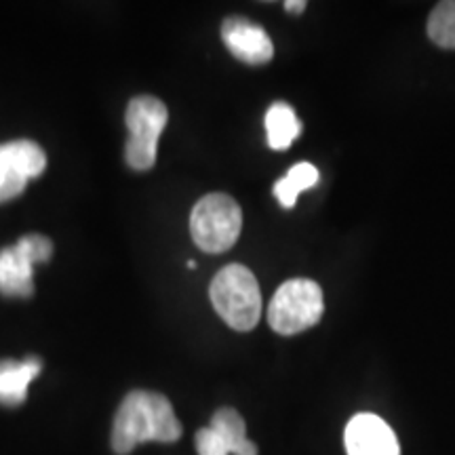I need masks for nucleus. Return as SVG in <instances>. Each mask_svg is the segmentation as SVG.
Segmentation results:
<instances>
[{
	"mask_svg": "<svg viewBox=\"0 0 455 455\" xmlns=\"http://www.w3.org/2000/svg\"><path fill=\"white\" fill-rule=\"evenodd\" d=\"M209 298L218 315L235 331H251L261 316L258 278L243 264H228L215 275Z\"/></svg>",
	"mask_w": 455,
	"mask_h": 455,
	"instance_id": "obj_2",
	"label": "nucleus"
},
{
	"mask_svg": "<svg viewBox=\"0 0 455 455\" xmlns=\"http://www.w3.org/2000/svg\"><path fill=\"white\" fill-rule=\"evenodd\" d=\"M306 7H308V4H306V0H289V3H284V11H287V13H293V15L304 13Z\"/></svg>",
	"mask_w": 455,
	"mask_h": 455,
	"instance_id": "obj_15",
	"label": "nucleus"
},
{
	"mask_svg": "<svg viewBox=\"0 0 455 455\" xmlns=\"http://www.w3.org/2000/svg\"><path fill=\"white\" fill-rule=\"evenodd\" d=\"M41 358L0 361V405L20 407L26 401L32 379L41 373Z\"/></svg>",
	"mask_w": 455,
	"mask_h": 455,
	"instance_id": "obj_11",
	"label": "nucleus"
},
{
	"mask_svg": "<svg viewBox=\"0 0 455 455\" xmlns=\"http://www.w3.org/2000/svg\"><path fill=\"white\" fill-rule=\"evenodd\" d=\"M243 212L224 192H212L195 204L190 215L192 241L204 253H224L241 236Z\"/></svg>",
	"mask_w": 455,
	"mask_h": 455,
	"instance_id": "obj_3",
	"label": "nucleus"
},
{
	"mask_svg": "<svg viewBox=\"0 0 455 455\" xmlns=\"http://www.w3.org/2000/svg\"><path fill=\"white\" fill-rule=\"evenodd\" d=\"M321 180L318 169L312 163H298L289 169V173L275 184V196L284 209H293L298 203V196L304 190L315 188Z\"/></svg>",
	"mask_w": 455,
	"mask_h": 455,
	"instance_id": "obj_13",
	"label": "nucleus"
},
{
	"mask_svg": "<svg viewBox=\"0 0 455 455\" xmlns=\"http://www.w3.org/2000/svg\"><path fill=\"white\" fill-rule=\"evenodd\" d=\"M428 36L441 49H455V0L439 3L428 17Z\"/></svg>",
	"mask_w": 455,
	"mask_h": 455,
	"instance_id": "obj_14",
	"label": "nucleus"
},
{
	"mask_svg": "<svg viewBox=\"0 0 455 455\" xmlns=\"http://www.w3.org/2000/svg\"><path fill=\"white\" fill-rule=\"evenodd\" d=\"M198 455H258V445L247 439V426L236 409L221 407L212 424L195 436Z\"/></svg>",
	"mask_w": 455,
	"mask_h": 455,
	"instance_id": "obj_8",
	"label": "nucleus"
},
{
	"mask_svg": "<svg viewBox=\"0 0 455 455\" xmlns=\"http://www.w3.org/2000/svg\"><path fill=\"white\" fill-rule=\"evenodd\" d=\"M181 424L167 396L150 390H133L123 398L112 424V451L127 455L141 443H175Z\"/></svg>",
	"mask_w": 455,
	"mask_h": 455,
	"instance_id": "obj_1",
	"label": "nucleus"
},
{
	"mask_svg": "<svg viewBox=\"0 0 455 455\" xmlns=\"http://www.w3.org/2000/svg\"><path fill=\"white\" fill-rule=\"evenodd\" d=\"M188 268H190V270H195V268H196V261H192V259L188 261Z\"/></svg>",
	"mask_w": 455,
	"mask_h": 455,
	"instance_id": "obj_16",
	"label": "nucleus"
},
{
	"mask_svg": "<svg viewBox=\"0 0 455 455\" xmlns=\"http://www.w3.org/2000/svg\"><path fill=\"white\" fill-rule=\"evenodd\" d=\"M124 121L129 129L124 161L133 171L152 169L156 163L158 140L169 121L167 106L152 95H138L129 101Z\"/></svg>",
	"mask_w": 455,
	"mask_h": 455,
	"instance_id": "obj_5",
	"label": "nucleus"
},
{
	"mask_svg": "<svg viewBox=\"0 0 455 455\" xmlns=\"http://www.w3.org/2000/svg\"><path fill=\"white\" fill-rule=\"evenodd\" d=\"M325 312L321 284L312 278L283 283L268 306V323L276 333L295 335L315 327Z\"/></svg>",
	"mask_w": 455,
	"mask_h": 455,
	"instance_id": "obj_4",
	"label": "nucleus"
},
{
	"mask_svg": "<svg viewBox=\"0 0 455 455\" xmlns=\"http://www.w3.org/2000/svg\"><path fill=\"white\" fill-rule=\"evenodd\" d=\"M221 38H224L228 51L244 64H268L275 55V44H272L268 32L244 17H228L221 24Z\"/></svg>",
	"mask_w": 455,
	"mask_h": 455,
	"instance_id": "obj_10",
	"label": "nucleus"
},
{
	"mask_svg": "<svg viewBox=\"0 0 455 455\" xmlns=\"http://www.w3.org/2000/svg\"><path fill=\"white\" fill-rule=\"evenodd\" d=\"M53 243L43 235H28L0 251V293L30 298L34 293V264L49 261Z\"/></svg>",
	"mask_w": 455,
	"mask_h": 455,
	"instance_id": "obj_6",
	"label": "nucleus"
},
{
	"mask_svg": "<svg viewBox=\"0 0 455 455\" xmlns=\"http://www.w3.org/2000/svg\"><path fill=\"white\" fill-rule=\"evenodd\" d=\"M47 167V155L36 141L15 140L0 144V203L13 201L26 190L28 181Z\"/></svg>",
	"mask_w": 455,
	"mask_h": 455,
	"instance_id": "obj_7",
	"label": "nucleus"
},
{
	"mask_svg": "<svg viewBox=\"0 0 455 455\" xmlns=\"http://www.w3.org/2000/svg\"><path fill=\"white\" fill-rule=\"evenodd\" d=\"M266 133H268V146L272 150L283 152L301 135V123L298 114L289 104L276 101L266 112Z\"/></svg>",
	"mask_w": 455,
	"mask_h": 455,
	"instance_id": "obj_12",
	"label": "nucleus"
},
{
	"mask_svg": "<svg viewBox=\"0 0 455 455\" xmlns=\"http://www.w3.org/2000/svg\"><path fill=\"white\" fill-rule=\"evenodd\" d=\"M348 455H401L395 430L375 413H358L346 426Z\"/></svg>",
	"mask_w": 455,
	"mask_h": 455,
	"instance_id": "obj_9",
	"label": "nucleus"
}]
</instances>
